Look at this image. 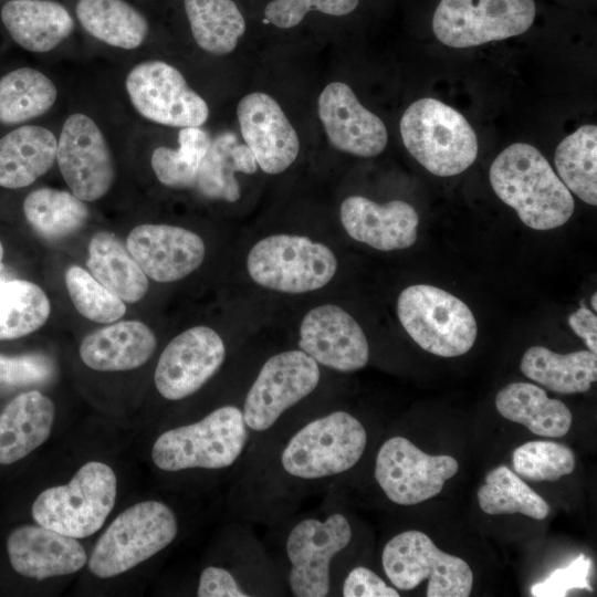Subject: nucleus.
I'll return each instance as SVG.
<instances>
[{"instance_id":"obj_45","label":"nucleus","mask_w":597,"mask_h":597,"mask_svg":"<svg viewBox=\"0 0 597 597\" xmlns=\"http://www.w3.org/2000/svg\"><path fill=\"white\" fill-rule=\"evenodd\" d=\"M344 597H399L396 588L389 586L375 572L365 567L353 568L342 584Z\"/></svg>"},{"instance_id":"obj_15","label":"nucleus","mask_w":597,"mask_h":597,"mask_svg":"<svg viewBox=\"0 0 597 597\" xmlns=\"http://www.w3.org/2000/svg\"><path fill=\"white\" fill-rule=\"evenodd\" d=\"M56 160L72 193L83 201L101 199L113 185L115 168L108 144L96 123L82 113L65 119Z\"/></svg>"},{"instance_id":"obj_42","label":"nucleus","mask_w":597,"mask_h":597,"mask_svg":"<svg viewBox=\"0 0 597 597\" xmlns=\"http://www.w3.org/2000/svg\"><path fill=\"white\" fill-rule=\"evenodd\" d=\"M54 374L53 362L43 354L0 355V384L28 386L48 381Z\"/></svg>"},{"instance_id":"obj_2","label":"nucleus","mask_w":597,"mask_h":597,"mask_svg":"<svg viewBox=\"0 0 597 597\" xmlns=\"http://www.w3.org/2000/svg\"><path fill=\"white\" fill-rule=\"evenodd\" d=\"M490 182L496 196L535 230L566 223L575 202L546 158L534 146L515 143L493 160Z\"/></svg>"},{"instance_id":"obj_26","label":"nucleus","mask_w":597,"mask_h":597,"mask_svg":"<svg viewBox=\"0 0 597 597\" xmlns=\"http://www.w3.org/2000/svg\"><path fill=\"white\" fill-rule=\"evenodd\" d=\"M57 143L45 127L25 125L0 138V187L24 188L48 172L56 159Z\"/></svg>"},{"instance_id":"obj_41","label":"nucleus","mask_w":597,"mask_h":597,"mask_svg":"<svg viewBox=\"0 0 597 597\" xmlns=\"http://www.w3.org/2000/svg\"><path fill=\"white\" fill-rule=\"evenodd\" d=\"M359 0H272L264 10L265 19L281 29L297 25L305 14L316 10L341 17L353 12Z\"/></svg>"},{"instance_id":"obj_46","label":"nucleus","mask_w":597,"mask_h":597,"mask_svg":"<svg viewBox=\"0 0 597 597\" xmlns=\"http://www.w3.org/2000/svg\"><path fill=\"white\" fill-rule=\"evenodd\" d=\"M572 329L585 341L588 350L597 353V316L585 304L568 316Z\"/></svg>"},{"instance_id":"obj_34","label":"nucleus","mask_w":597,"mask_h":597,"mask_svg":"<svg viewBox=\"0 0 597 597\" xmlns=\"http://www.w3.org/2000/svg\"><path fill=\"white\" fill-rule=\"evenodd\" d=\"M554 163L559 179L579 199L597 205V127L584 125L557 146Z\"/></svg>"},{"instance_id":"obj_8","label":"nucleus","mask_w":597,"mask_h":597,"mask_svg":"<svg viewBox=\"0 0 597 597\" xmlns=\"http://www.w3.org/2000/svg\"><path fill=\"white\" fill-rule=\"evenodd\" d=\"M247 269L256 284L297 294L325 286L336 273L337 260L323 243L302 235L274 234L252 247Z\"/></svg>"},{"instance_id":"obj_1","label":"nucleus","mask_w":597,"mask_h":597,"mask_svg":"<svg viewBox=\"0 0 597 597\" xmlns=\"http://www.w3.org/2000/svg\"><path fill=\"white\" fill-rule=\"evenodd\" d=\"M367 442V430L356 416L345 410L325 412L284 439L260 480L279 495L325 485L360 461Z\"/></svg>"},{"instance_id":"obj_27","label":"nucleus","mask_w":597,"mask_h":597,"mask_svg":"<svg viewBox=\"0 0 597 597\" xmlns=\"http://www.w3.org/2000/svg\"><path fill=\"white\" fill-rule=\"evenodd\" d=\"M495 407L505 419L525 426L531 432L558 438L572 426L568 407L546 391L530 383H512L502 388L495 398Z\"/></svg>"},{"instance_id":"obj_9","label":"nucleus","mask_w":597,"mask_h":597,"mask_svg":"<svg viewBox=\"0 0 597 597\" xmlns=\"http://www.w3.org/2000/svg\"><path fill=\"white\" fill-rule=\"evenodd\" d=\"M381 564L387 578L400 590H411L426 578L427 597H467L472 589L469 564L439 549L420 531H405L390 538Z\"/></svg>"},{"instance_id":"obj_33","label":"nucleus","mask_w":597,"mask_h":597,"mask_svg":"<svg viewBox=\"0 0 597 597\" xmlns=\"http://www.w3.org/2000/svg\"><path fill=\"white\" fill-rule=\"evenodd\" d=\"M57 97L53 82L42 72L23 66L0 78V124L15 125L51 109Z\"/></svg>"},{"instance_id":"obj_3","label":"nucleus","mask_w":597,"mask_h":597,"mask_svg":"<svg viewBox=\"0 0 597 597\" xmlns=\"http://www.w3.org/2000/svg\"><path fill=\"white\" fill-rule=\"evenodd\" d=\"M242 409L220 406L202 419L164 431L154 442L151 459L167 472L235 467L251 440Z\"/></svg>"},{"instance_id":"obj_23","label":"nucleus","mask_w":597,"mask_h":597,"mask_svg":"<svg viewBox=\"0 0 597 597\" xmlns=\"http://www.w3.org/2000/svg\"><path fill=\"white\" fill-rule=\"evenodd\" d=\"M156 347V336L146 324L123 321L86 335L80 345V356L94 370L123 371L144 365Z\"/></svg>"},{"instance_id":"obj_47","label":"nucleus","mask_w":597,"mask_h":597,"mask_svg":"<svg viewBox=\"0 0 597 597\" xmlns=\"http://www.w3.org/2000/svg\"><path fill=\"white\" fill-rule=\"evenodd\" d=\"M591 305L594 311H597V293L595 292L591 296Z\"/></svg>"},{"instance_id":"obj_14","label":"nucleus","mask_w":597,"mask_h":597,"mask_svg":"<svg viewBox=\"0 0 597 597\" xmlns=\"http://www.w3.org/2000/svg\"><path fill=\"white\" fill-rule=\"evenodd\" d=\"M125 86L135 109L148 121L184 128L200 127L208 119L206 101L166 62L153 60L135 65Z\"/></svg>"},{"instance_id":"obj_10","label":"nucleus","mask_w":597,"mask_h":597,"mask_svg":"<svg viewBox=\"0 0 597 597\" xmlns=\"http://www.w3.org/2000/svg\"><path fill=\"white\" fill-rule=\"evenodd\" d=\"M353 537L347 517L339 512L297 521L285 538L289 562L286 584L295 597H325L332 588V563Z\"/></svg>"},{"instance_id":"obj_5","label":"nucleus","mask_w":597,"mask_h":597,"mask_svg":"<svg viewBox=\"0 0 597 597\" xmlns=\"http://www.w3.org/2000/svg\"><path fill=\"white\" fill-rule=\"evenodd\" d=\"M117 479L111 467L90 461L65 485L41 492L32 505L34 521L63 535L84 538L96 533L114 507Z\"/></svg>"},{"instance_id":"obj_29","label":"nucleus","mask_w":597,"mask_h":597,"mask_svg":"<svg viewBox=\"0 0 597 597\" xmlns=\"http://www.w3.org/2000/svg\"><path fill=\"white\" fill-rule=\"evenodd\" d=\"M520 367L527 378L558 394L588 391L597 379V356L590 350L557 354L536 345L526 349Z\"/></svg>"},{"instance_id":"obj_30","label":"nucleus","mask_w":597,"mask_h":597,"mask_svg":"<svg viewBox=\"0 0 597 597\" xmlns=\"http://www.w3.org/2000/svg\"><path fill=\"white\" fill-rule=\"evenodd\" d=\"M91 274L124 302L142 300L148 290L146 274L114 233L101 231L88 243Z\"/></svg>"},{"instance_id":"obj_43","label":"nucleus","mask_w":597,"mask_h":597,"mask_svg":"<svg viewBox=\"0 0 597 597\" xmlns=\"http://www.w3.org/2000/svg\"><path fill=\"white\" fill-rule=\"evenodd\" d=\"M591 561L579 555L569 566L554 570L545 580L531 588L534 597H564L568 590L580 588L591 590L588 583Z\"/></svg>"},{"instance_id":"obj_4","label":"nucleus","mask_w":597,"mask_h":597,"mask_svg":"<svg viewBox=\"0 0 597 597\" xmlns=\"http://www.w3.org/2000/svg\"><path fill=\"white\" fill-rule=\"evenodd\" d=\"M399 127L407 150L436 176L459 175L478 156V138L469 122L438 100L426 97L413 102L405 111Z\"/></svg>"},{"instance_id":"obj_32","label":"nucleus","mask_w":597,"mask_h":597,"mask_svg":"<svg viewBox=\"0 0 597 597\" xmlns=\"http://www.w3.org/2000/svg\"><path fill=\"white\" fill-rule=\"evenodd\" d=\"M192 36L211 54L231 53L245 32V20L232 0H184Z\"/></svg>"},{"instance_id":"obj_24","label":"nucleus","mask_w":597,"mask_h":597,"mask_svg":"<svg viewBox=\"0 0 597 597\" xmlns=\"http://www.w3.org/2000/svg\"><path fill=\"white\" fill-rule=\"evenodd\" d=\"M55 415L53 401L39 391L23 392L0 415V464L14 463L50 436Z\"/></svg>"},{"instance_id":"obj_28","label":"nucleus","mask_w":597,"mask_h":597,"mask_svg":"<svg viewBox=\"0 0 597 597\" xmlns=\"http://www.w3.org/2000/svg\"><path fill=\"white\" fill-rule=\"evenodd\" d=\"M256 169L251 149L241 144L234 133L223 132L211 139L201 160L195 188L206 198L234 202L241 196L234 174H254Z\"/></svg>"},{"instance_id":"obj_19","label":"nucleus","mask_w":597,"mask_h":597,"mask_svg":"<svg viewBox=\"0 0 597 597\" xmlns=\"http://www.w3.org/2000/svg\"><path fill=\"white\" fill-rule=\"evenodd\" d=\"M317 112L334 148L359 157H375L386 148L384 122L360 104L347 84H327L318 96Z\"/></svg>"},{"instance_id":"obj_37","label":"nucleus","mask_w":597,"mask_h":597,"mask_svg":"<svg viewBox=\"0 0 597 597\" xmlns=\"http://www.w3.org/2000/svg\"><path fill=\"white\" fill-rule=\"evenodd\" d=\"M478 501L481 510L491 515L521 513L544 520L549 513L547 502L505 465L488 472L478 490Z\"/></svg>"},{"instance_id":"obj_18","label":"nucleus","mask_w":597,"mask_h":597,"mask_svg":"<svg viewBox=\"0 0 597 597\" xmlns=\"http://www.w3.org/2000/svg\"><path fill=\"white\" fill-rule=\"evenodd\" d=\"M237 116L242 138L264 172L276 175L294 163L298 136L273 97L262 92L245 95L237 106Z\"/></svg>"},{"instance_id":"obj_12","label":"nucleus","mask_w":597,"mask_h":597,"mask_svg":"<svg viewBox=\"0 0 597 597\" xmlns=\"http://www.w3.org/2000/svg\"><path fill=\"white\" fill-rule=\"evenodd\" d=\"M535 12L533 0H441L432 30L444 45L478 46L526 32Z\"/></svg>"},{"instance_id":"obj_6","label":"nucleus","mask_w":597,"mask_h":597,"mask_svg":"<svg viewBox=\"0 0 597 597\" xmlns=\"http://www.w3.org/2000/svg\"><path fill=\"white\" fill-rule=\"evenodd\" d=\"M178 522L174 511L159 501H144L123 511L104 531L88 559L100 578L123 574L174 542Z\"/></svg>"},{"instance_id":"obj_35","label":"nucleus","mask_w":597,"mask_h":597,"mask_svg":"<svg viewBox=\"0 0 597 597\" xmlns=\"http://www.w3.org/2000/svg\"><path fill=\"white\" fill-rule=\"evenodd\" d=\"M23 212L30 226L42 237L56 240L81 229L88 218V209L74 193L39 188L23 202Z\"/></svg>"},{"instance_id":"obj_48","label":"nucleus","mask_w":597,"mask_h":597,"mask_svg":"<svg viewBox=\"0 0 597 597\" xmlns=\"http://www.w3.org/2000/svg\"><path fill=\"white\" fill-rule=\"evenodd\" d=\"M3 247H2V243L0 241V266H1V262H2V258H3Z\"/></svg>"},{"instance_id":"obj_31","label":"nucleus","mask_w":597,"mask_h":597,"mask_svg":"<svg viewBox=\"0 0 597 597\" xmlns=\"http://www.w3.org/2000/svg\"><path fill=\"white\" fill-rule=\"evenodd\" d=\"M76 15L91 35L115 48L136 49L148 33L145 17L124 0H78Z\"/></svg>"},{"instance_id":"obj_36","label":"nucleus","mask_w":597,"mask_h":597,"mask_svg":"<svg viewBox=\"0 0 597 597\" xmlns=\"http://www.w3.org/2000/svg\"><path fill=\"white\" fill-rule=\"evenodd\" d=\"M50 312L49 297L39 285L25 280H0V341L38 331Z\"/></svg>"},{"instance_id":"obj_17","label":"nucleus","mask_w":597,"mask_h":597,"mask_svg":"<svg viewBox=\"0 0 597 597\" xmlns=\"http://www.w3.org/2000/svg\"><path fill=\"white\" fill-rule=\"evenodd\" d=\"M298 347L318 365L349 373L364 368L369 346L359 324L334 304L312 308L300 326Z\"/></svg>"},{"instance_id":"obj_21","label":"nucleus","mask_w":597,"mask_h":597,"mask_svg":"<svg viewBox=\"0 0 597 597\" xmlns=\"http://www.w3.org/2000/svg\"><path fill=\"white\" fill-rule=\"evenodd\" d=\"M341 221L354 240L380 251H392L410 248L416 242L419 217L416 209L402 200L379 205L352 196L341 206Z\"/></svg>"},{"instance_id":"obj_11","label":"nucleus","mask_w":597,"mask_h":597,"mask_svg":"<svg viewBox=\"0 0 597 597\" xmlns=\"http://www.w3.org/2000/svg\"><path fill=\"white\" fill-rule=\"evenodd\" d=\"M320 379V365L301 349L265 360L241 407L251 438L270 432L286 411L317 388Z\"/></svg>"},{"instance_id":"obj_22","label":"nucleus","mask_w":597,"mask_h":597,"mask_svg":"<svg viewBox=\"0 0 597 597\" xmlns=\"http://www.w3.org/2000/svg\"><path fill=\"white\" fill-rule=\"evenodd\" d=\"M7 549L12 568L36 580L80 570L87 555L77 541L42 525H23L8 537Z\"/></svg>"},{"instance_id":"obj_40","label":"nucleus","mask_w":597,"mask_h":597,"mask_svg":"<svg viewBox=\"0 0 597 597\" xmlns=\"http://www.w3.org/2000/svg\"><path fill=\"white\" fill-rule=\"evenodd\" d=\"M514 471L533 481H556L575 469L573 451L562 443L535 440L517 447L512 454Z\"/></svg>"},{"instance_id":"obj_44","label":"nucleus","mask_w":597,"mask_h":597,"mask_svg":"<svg viewBox=\"0 0 597 597\" xmlns=\"http://www.w3.org/2000/svg\"><path fill=\"white\" fill-rule=\"evenodd\" d=\"M199 597L253 596L247 585L228 567L210 565L202 569L197 588Z\"/></svg>"},{"instance_id":"obj_16","label":"nucleus","mask_w":597,"mask_h":597,"mask_svg":"<svg viewBox=\"0 0 597 597\" xmlns=\"http://www.w3.org/2000/svg\"><path fill=\"white\" fill-rule=\"evenodd\" d=\"M226 345L221 336L203 325L174 337L159 356L154 380L167 400H180L198 391L222 366Z\"/></svg>"},{"instance_id":"obj_7","label":"nucleus","mask_w":597,"mask_h":597,"mask_svg":"<svg viewBox=\"0 0 597 597\" xmlns=\"http://www.w3.org/2000/svg\"><path fill=\"white\" fill-rule=\"evenodd\" d=\"M397 314L409 336L433 355L457 357L475 343L478 325L473 313L442 289L428 284L406 287L398 296Z\"/></svg>"},{"instance_id":"obj_13","label":"nucleus","mask_w":597,"mask_h":597,"mask_svg":"<svg viewBox=\"0 0 597 597\" xmlns=\"http://www.w3.org/2000/svg\"><path fill=\"white\" fill-rule=\"evenodd\" d=\"M458 470L454 458L428 454L407 438L394 436L377 452L374 476L389 501L413 505L439 494Z\"/></svg>"},{"instance_id":"obj_39","label":"nucleus","mask_w":597,"mask_h":597,"mask_svg":"<svg viewBox=\"0 0 597 597\" xmlns=\"http://www.w3.org/2000/svg\"><path fill=\"white\" fill-rule=\"evenodd\" d=\"M65 285L76 311L90 321L111 324L126 313L124 301L78 265L66 270Z\"/></svg>"},{"instance_id":"obj_25","label":"nucleus","mask_w":597,"mask_h":597,"mask_svg":"<svg viewBox=\"0 0 597 597\" xmlns=\"http://www.w3.org/2000/svg\"><path fill=\"white\" fill-rule=\"evenodd\" d=\"M1 20L17 44L39 53L56 48L74 29L70 12L53 0H10Z\"/></svg>"},{"instance_id":"obj_38","label":"nucleus","mask_w":597,"mask_h":597,"mask_svg":"<svg viewBox=\"0 0 597 597\" xmlns=\"http://www.w3.org/2000/svg\"><path fill=\"white\" fill-rule=\"evenodd\" d=\"M210 142L207 132L199 127L180 128L178 149L160 146L153 151L150 163L157 179L170 188L195 187Z\"/></svg>"},{"instance_id":"obj_20","label":"nucleus","mask_w":597,"mask_h":597,"mask_svg":"<svg viewBox=\"0 0 597 597\" xmlns=\"http://www.w3.org/2000/svg\"><path fill=\"white\" fill-rule=\"evenodd\" d=\"M126 248L146 276L163 283L186 277L201 265L206 254L197 233L169 224L135 227Z\"/></svg>"}]
</instances>
